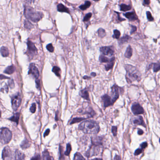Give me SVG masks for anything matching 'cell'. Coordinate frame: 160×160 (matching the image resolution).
<instances>
[{"label": "cell", "mask_w": 160, "mask_h": 160, "mask_svg": "<svg viewBox=\"0 0 160 160\" xmlns=\"http://www.w3.org/2000/svg\"><path fill=\"white\" fill-rule=\"evenodd\" d=\"M30 160H41V157L40 154H36Z\"/></svg>", "instance_id": "cell-48"}, {"label": "cell", "mask_w": 160, "mask_h": 160, "mask_svg": "<svg viewBox=\"0 0 160 160\" xmlns=\"http://www.w3.org/2000/svg\"><path fill=\"white\" fill-rule=\"evenodd\" d=\"M115 13H116L117 14V22H121L125 20V19L124 18H122L120 16V13L119 12H115Z\"/></svg>", "instance_id": "cell-42"}, {"label": "cell", "mask_w": 160, "mask_h": 160, "mask_svg": "<svg viewBox=\"0 0 160 160\" xmlns=\"http://www.w3.org/2000/svg\"><path fill=\"white\" fill-rule=\"evenodd\" d=\"M25 17L30 20L37 23L42 18L43 14L40 12L36 11L33 8L30 6H26L24 12Z\"/></svg>", "instance_id": "cell-3"}, {"label": "cell", "mask_w": 160, "mask_h": 160, "mask_svg": "<svg viewBox=\"0 0 160 160\" xmlns=\"http://www.w3.org/2000/svg\"><path fill=\"white\" fill-rule=\"evenodd\" d=\"M73 160H86L83 156L79 152H77L74 154Z\"/></svg>", "instance_id": "cell-33"}, {"label": "cell", "mask_w": 160, "mask_h": 160, "mask_svg": "<svg viewBox=\"0 0 160 160\" xmlns=\"http://www.w3.org/2000/svg\"><path fill=\"white\" fill-rule=\"evenodd\" d=\"M120 7V10L122 12H127V11L131 10L132 9V7L130 5H126L124 4H121Z\"/></svg>", "instance_id": "cell-26"}, {"label": "cell", "mask_w": 160, "mask_h": 160, "mask_svg": "<svg viewBox=\"0 0 160 160\" xmlns=\"http://www.w3.org/2000/svg\"><path fill=\"white\" fill-rule=\"evenodd\" d=\"M132 111L134 115H140L144 113V110L138 103H135L132 106Z\"/></svg>", "instance_id": "cell-10"}, {"label": "cell", "mask_w": 160, "mask_h": 160, "mask_svg": "<svg viewBox=\"0 0 160 160\" xmlns=\"http://www.w3.org/2000/svg\"><path fill=\"white\" fill-rule=\"evenodd\" d=\"M133 123L135 125H141L144 127H146L143 117L141 116H138L137 117H135L133 119Z\"/></svg>", "instance_id": "cell-15"}, {"label": "cell", "mask_w": 160, "mask_h": 160, "mask_svg": "<svg viewBox=\"0 0 160 160\" xmlns=\"http://www.w3.org/2000/svg\"><path fill=\"white\" fill-rule=\"evenodd\" d=\"M12 132L7 128H0V142L2 144H7L12 139Z\"/></svg>", "instance_id": "cell-4"}, {"label": "cell", "mask_w": 160, "mask_h": 160, "mask_svg": "<svg viewBox=\"0 0 160 160\" xmlns=\"http://www.w3.org/2000/svg\"><path fill=\"white\" fill-rule=\"evenodd\" d=\"M100 51L103 55L112 57L115 53V50L111 46L103 47L100 48Z\"/></svg>", "instance_id": "cell-9"}, {"label": "cell", "mask_w": 160, "mask_h": 160, "mask_svg": "<svg viewBox=\"0 0 160 160\" xmlns=\"http://www.w3.org/2000/svg\"><path fill=\"white\" fill-rule=\"evenodd\" d=\"M112 132L113 133L114 136L116 137L117 135V129L116 126H113L111 128Z\"/></svg>", "instance_id": "cell-41"}, {"label": "cell", "mask_w": 160, "mask_h": 160, "mask_svg": "<svg viewBox=\"0 0 160 160\" xmlns=\"http://www.w3.org/2000/svg\"><path fill=\"white\" fill-rule=\"evenodd\" d=\"M12 107L14 111L17 110L21 103V98L19 95H17L14 96L12 99Z\"/></svg>", "instance_id": "cell-11"}, {"label": "cell", "mask_w": 160, "mask_h": 160, "mask_svg": "<svg viewBox=\"0 0 160 160\" xmlns=\"http://www.w3.org/2000/svg\"><path fill=\"white\" fill-rule=\"evenodd\" d=\"M9 79V78L6 77L5 76L3 75H0V80L1 79Z\"/></svg>", "instance_id": "cell-53"}, {"label": "cell", "mask_w": 160, "mask_h": 160, "mask_svg": "<svg viewBox=\"0 0 160 160\" xmlns=\"http://www.w3.org/2000/svg\"><path fill=\"white\" fill-rule=\"evenodd\" d=\"M12 151L9 147L4 148L2 151V158L3 160H10L12 158Z\"/></svg>", "instance_id": "cell-12"}, {"label": "cell", "mask_w": 160, "mask_h": 160, "mask_svg": "<svg viewBox=\"0 0 160 160\" xmlns=\"http://www.w3.org/2000/svg\"><path fill=\"white\" fill-rule=\"evenodd\" d=\"M102 100L103 103V105L104 108H107L108 106L113 105V103L112 101L111 96L108 95H105L102 97Z\"/></svg>", "instance_id": "cell-13"}, {"label": "cell", "mask_w": 160, "mask_h": 160, "mask_svg": "<svg viewBox=\"0 0 160 160\" xmlns=\"http://www.w3.org/2000/svg\"><path fill=\"white\" fill-rule=\"evenodd\" d=\"M92 14L91 13H89L87 14V15L85 16V17L84 18L83 21L84 22H87L90 20Z\"/></svg>", "instance_id": "cell-39"}, {"label": "cell", "mask_w": 160, "mask_h": 160, "mask_svg": "<svg viewBox=\"0 0 160 160\" xmlns=\"http://www.w3.org/2000/svg\"><path fill=\"white\" fill-rule=\"evenodd\" d=\"M150 3V1H147V0H145V1H143V4L144 5H149Z\"/></svg>", "instance_id": "cell-50"}, {"label": "cell", "mask_w": 160, "mask_h": 160, "mask_svg": "<svg viewBox=\"0 0 160 160\" xmlns=\"http://www.w3.org/2000/svg\"><path fill=\"white\" fill-rule=\"evenodd\" d=\"M63 148L61 145L59 146V152H60V157H59V159L60 160H62L63 157Z\"/></svg>", "instance_id": "cell-46"}, {"label": "cell", "mask_w": 160, "mask_h": 160, "mask_svg": "<svg viewBox=\"0 0 160 160\" xmlns=\"http://www.w3.org/2000/svg\"><path fill=\"white\" fill-rule=\"evenodd\" d=\"M98 36L101 38H103L106 35L105 30L103 28H100L98 30Z\"/></svg>", "instance_id": "cell-32"}, {"label": "cell", "mask_w": 160, "mask_h": 160, "mask_svg": "<svg viewBox=\"0 0 160 160\" xmlns=\"http://www.w3.org/2000/svg\"><path fill=\"white\" fill-rule=\"evenodd\" d=\"M1 111H0V117H1Z\"/></svg>", "instance_id": "cell-59"}, {"label": "cell", "mask_w": 160, "mask_h": 160, "mask_svg": "<svg viewBox=\"0 0 160 160\" xmlns=\"http://www.w3.org/2000/svg\"><path fill=\"white\" fill-rule=\"evenodd\" d=\"M0 52L2 57H7L9 55V51L7 47H2L0 49Z\"/></svg>", "instance_id": "cell-23"}, {"label": "cell", "mask_w": 160, "mask_h": 160, "mask_svg": "<svg viewBox=\"0 0 160 160\" xmlns=\"http://www.w3.org/2000/svg\"><path fill=\"white\" fill-rule=\"evenodd\" d=\"M84 79H90V77H88V76H84V77H83Z\"/></svg>", "instance_id": "cell-57"}, {"label": "cell", "mask_w": 160, "mask_h": 160, "mask_svg": "<svg viewBox=\"0 0 160 160\" xmlns=\"http://www.w3.org/2000/svg\"><path fill=\"white\" fill-rule=\"evenodd\" d=\"M30 145L31 144L29 141L28 140H26V139H25L22 142L20 145V146L22 148L25 149L28 148H29Z\"/></svg>", "instance_id": "cell-28"}, {"label": "cell", "mask_w": 160, "mask_h": 160, "mask_svg": "<svg viewBox=\"0 0 160 160\" xmlns=\"http://www.w3.org/2000/svg\"><path fill=\"white\" fill-rule=\"evenodd\" d=\"M79 129L87 134H96L100 130L98 123L92 120H87L81 123L79 125Z\"/></svg>", "instance_id": "cell-1"}, {"label": "cell", "mask_w": 160, "mask_h": 160, "mask_svg": "<svg viewBox=\"0 0 160 160\" xmlns=\"http://www.w3.org/2000/svg\"><path fill=\"white\" fill-rule=\"evenodd\" d=\"M25 26L26 28L28 29H30L33 27V25L28 21H25Z\"/></svg>", "instance_id": "cell-38"}, {"label": "cell", "mask_w": 160, "mask_h": 160, "mask_svg": "<svg viewBox=\"0 0 160 160\" xmlns=\"http://www.w3.org/2000/svg\"><path fill=\"white\" fill-rule=\"evenodd\" d=\"M92 160H103V159H100V158H95V159H92Z\"/></svg>", "instance_id": "cell-58"}, {"label": "cell", "mask_w": 160, "mask_h": 160, "mask_svg": "<svg viewBox=\"0 0 160 160\" xmlns=\"http://www.w3.org/2000/svg\"><path fill=\"white\" fill-rule=\"evenodd\" d=\"M143 133H144V132H143L142 130H141V129H139V130H138V131H137V134H139V135H141Z\"/></svg>", "instance_id": "cell-55"}, {"label": "cell", "mask_w": 160, "mask_h": 160, "mask_svg": "<svg viewBox=\"0 0 160 160\" xmlns=\"http://www.w3.org/2000/svg\"><path fill=\"white\" fill-rule=\"evenodd\" d=\"M91 2L89 1H86L84 4L81 5L79 8L82 10H85L91 6Z\"/></svg>", "instance_id": "cell-29"}, {"label": "cell", "mask_w": 160, "mask_h": 160, "mask_svg": "<svg viewBox=\"0 0 160 160\" xmlns=\"http://www.w3.org/2000/svg\"><path fill=\"white\" fill-rule=\"evenodd\" d=\"M50 132V129H47V130L46 131V132H44V137L47 136L48 135H49V133Z\"/></svg>", "instance_id": "cell-51"}, {"label": "cell", "mask_w": 160, "mask_h": 160, "mask_svg": "<svg viewBox=\"0 0 160 160\" xmlns=\"http://www.w3.org/2000/svg\"><path fill=\"white\" fill-rule=\"evenodd\" d=\"M110 59L107 57H105L103 55H100L99 57V61L100 63H107L109 62Z\"/></svg>", "instance_id": "cell-34"}, {"label": "cell", "mask_w": 160, "mask_h": 160, "mask_svg": "<svg viewBox=\"0 0 160 160\" xmlns=\"http://www.w3.org/2000/svg\"><path fill=\"white\" fill-rule=\"evenodd\" d=\"M57 10L61 12H66L70 13V10L68 8L64 6L63 4H58Z\"/></svg>", "instance_id": "cell-19"}, {"label": "cell", "mask_w": 160, "mask_h": 160, "mask_svg": "<svg viewBox=\"0 0 160 160\" xmlns=\"http://www.w3.org/2000/svg\"><path fill=\"white\" fill-rule=\"evenodd\" d=\"M132 49L131 46H129L126 49L124 55L125 57L130 58L132 57Z\"/></svg>", "instance_id": "cell-24"}, {"label": "cell", "mask_w": 160, "mask_h": 160, "mask_svg": "<svg viewBox=\"0 0 160 160\" xmlns=\"http://www.w3.org/2000/svg\"><path fill=\"white\" fill-rule=\"evenodd\" d=\"M153 71L154 72H157L159 71L160 69V63H153Z\"/></svg>", "instance_id": "cell-37"}, {"label": "cell", "mask_w": 160, "mask_h": 160, "mask_svg": "<svg viewBox=\"0 0 160 160\" xmlns=\"http://www.w3.org/2000/svg\"><path fill=\"white\" fill-rule=\"evenodd\" d=\"M28 73L29 74L32 76L33 78H35V79H38L40 73L38 69L34 63H32L30 65Z\"/></svg>", "instance_id": "cell-8"}, {"label": "cell", "mask_w": 160, "mask_h": 160, "mask_svg": "<svg viewBox=\"0 0 160 160\" xmlns=\"http://www.w3.org/2000/svg\"><path fill=\"white\" fill-rule=\"evenodd\" d=\"M25 158V155L23 153L18 150H16L14 155L15 160H23Z\"/></svg>", "instance_id": "cell-17"}, {"label": "cell", "mask_w": 160, "mask_h": 160, "mask_svg": "<svg viewBox=\"0 0 160 160\" xmlns=\"http://www.w3.org/2000/svg\"><path fill=\"white\" fill-rule=\"evenodd\" d=\"M100 145L92 144L91 147L88 149L86 153V156L88 158L90 157L96 156L99 154L100 151Z\"/></svg>", "instance_id": "cell-5"}, {"label": "cell", "mask_w": 160, "mask_h": 160, "mask_svg": "<svg viewBox=\"0 0 160 160\" xmlns=\"http://www.w3.org/2000/svg\"><path fill=\"white\" fill-rule=\"evenodd\" d=\"M120 36V32L117 30H115L114 31V34L112 36V37L114 39H119Z\"/></svg>", "instance_id": "cell-36"}, {"label": "cell", "mask_w": 160, "mask_h": 160, "mask_svg": "<svg viewBox=\"0 0 160 160\" xmlns=\"http://www.w3.org/2000/svg\"><path fill=\"white\" fill-rule=\"evenodd\" d=\"M36 110V105L35 103H33L30 108V111L32 113H35Z\"/></svg>", "instance_id": "cell-44"}, {"label": "cell", "mask_w": 160, "mask_h": 160, "mask_svg": "<svg viewBox=\"0 0 160 160\" xmlns=\"http://www.w3.org/2000/svg\"><path fill=\"white\" fill-rule=\"evenodd\" d=\"M42 159L43 160H54L52 156H50L49 151L45 150L42 153Z\"/></svg>", "instance_id": "cell-20"}, {"label": "cell", "mask_w": 160, "mask_h": 160, "mask_svg": "<svg viewBox=\"0 0 160 160\" xmlns=\"http://www.w3.org/2000/svg\"><path fill=\"white\" fill-rule=\"evenodd\" d=\"M131 39H132V38L129 35H126L123 36L119 40V44L120 45H122V44H124L126 42H128L129 41L131 40Z\"/></svg>", "instance_id": "cell-21"}, {"label": "cell", "mask_w": 160, "mask_h": 160, "mask_svg": "<svg viewBox=\"0 0 160 160\" xmlns=\"http://www.w3.org/2000/svg\"><path fill=\"white\" fill-rule=\"evenodd\" d=\"M114 160H121V156L119 155H116L114 157Z\"/></svg>", "instance_id": "cell-52"}, {"label": "cell", "mask_w": 160, "mask_h": 160, "mask_svg": "<svg viewBox=\"0 0 160 160\" xmlns=\"http://www.w3.org/2000/svg\"><path fill=\"white\" fill-rule=\"evenodd\" d=\"M124 67L126 71V80L128 83H132L133 81L140 80L141 74L136 67L129 64H126Z\"/></svg>", "instance_id": "cell-2"}, {"label": "cell", "mask_w": 160, "mask_h": 160, "mask_svg": "<svg viewBox=\"0 0 160 160\" xmlns=\"http://www.w3.org/2000/svg\"><path fill=\"white\" fill-rule=\"evenodd\" d=\"M147 147H148V143L146 142H143V143L141 144L140 145V148H141L143 150H144V149L147 148Z\"/></svg>", "instance_id": "cell-47"}, {"label": "cell", "mask_w": 160, "mask_h": 160, "mask_svg": "<svg viewBox=\"0 0 160 160\" xmlns=\"http://www.w3.org/2000/svg\"><path fill=\"white\" fill-rule=\"evenodd\" d=\"M52 71L57 77H60L61 75V69L57 66H54L52 69Z\"/></svg>", "instance_id": "cell-31"}, {"label": "cell", "mask_w": 160, "mask_h": 160, "mask_svg": "<svg viewBox=\"0 0 160 160\" xmlns=\"http://www.w3.org/2000/svg\"><path fill=\"white\" fill-rule=\"evenodd\" d=\"M124 15L129 20L132 21L137 20V19H138V17H137L135 12H127L126 13L124 14Z\"/></svg>", "instance_id": "cell-14"}, {"label": "cell", "mask_w": 160, "mask_h": 160, "mask_svg": "<svg viewBox=\"0 0 160 160\" xmlns=\"http://www.w3.org/2000/svg\"><path fill=\"white\" fill-rule=\"evenodd\" d=\"M131 27V34H132L133 33H135L137 30V27L134 25H130Z\"/></svg>", "instance_id": "cell-49"}, {"label": "cell", "mask_w": 160, "mask_h": 160, "mask_svg": "<svg viewBox=\"0 0 160 160\" xmlns=\"http://www.w3.org/2000/svg\"><path fill=\"white\" fill-rule=\"evenodd\" d=\"M86 118H82V117H75L74 119H72L71 122L70 123V124H73L75 123H79L81 122L82 121L86 119Z\"/></svg>", "instance_id": "cell-30"}, {"label": "cell", "mask_w": 160, "mask_h": 160, "mask_svg": "<svg viewBox=\"0 0 160 160\" xmlns=\"http://www.w3.org/2000/svg\"><path fill=\"white\" fill-rule=\"evenodd\" d=\"M47 49L49 52H53L54 50V48L53 47L52 44H49L47 46Z\"/></svg>", "instance_id": "cell-43"}, {"label": "cell", "mask_w": 160, "mask_h": 160, "mask_svg": "<svg viewBox=\"0 0 160 160\" xmlns=\"http://www.w3.org/2000/svg\"><path fill=\"white\" fill-rule=\"evenodd\" d=\"M71 151V144H70V143H68V144H67V145L66 150L65 152L64 153V154L66 156H69Z\"/></svg>", "instance_id": "cell-35"}, {"label": "cell", "mask_w": 160, "mask_h": 160, "mask_svg": "<svg viewBox=\"0 0 160 160\" xmlns=\"http://www.w3.org/2000/svg\"><path fill=\"white\" fill-rule=\"evenodd\" d=\"M15 67L13 65L9 66L5 70L4 72L5 73L8 74H12L15 71Z\"/></svg>", "instance_id": "cell-27"}, {"label": "cell", "mask_w": 160, "mask_h": 160, "mask_svg": "<svg viewBox=\"0 0 160 160\" xmlns=\"http://www.w3.org/2000/svg\"><path fill=\"white\" fill-rule=\"evenodd\" d=\"M119 88L116 85H114L111 87V97L113 104L119 97Z\"/></svg>", "instance_id": "cell-7"}, {"label": "cell", "mask_w": 160, "mask_h": 160, "mask_svg": "<svg viewBox=\"0 0 160 160\" xmlns=\"http://www.w3.org/2000/svg\"><path fill=\"white\" fill-rule=\"evenodd\" d=\"M19 117H20V113H17L14 114L12 117L9 118V120L12 121V122L17 123V124H18V122H19Z\"/></svg>", "instance_id": "cell-25"}, {"label": "cell", "mask_w": 160, "mask_h": 160, "mask_svg": "<svg viewBox=\"0 0 160 160\" xmlns=\"http://www.w3.org/2000/svg\"><path fill=\"white\" fill-rule=\"evenodd\" d=\"M91 75L92 76V77H95L96 75V74L95 73V72H92V73H91Z\"/></svg>", "instance_id": "cell-56"}, {"label": "cell", "mask_w": 160, "mask_h": 160, "mask_svg": "<svg viewBox=\"0 0 160 160\" xmlns=\"http://www.w3.org/2000/svg\"><path fill=\"white\" fill-rule=\"evenodd\" d=\"M143 151V150L142 149H141V148H139L137 149L136 150L135 152V153H134V154H135V156H138L139 154L142 153Z\"/></svg>", "instance_id": "cell-45"}, {"label": "cell", "mask_w": 160, "mask_h": 160, "mask_svg": "<svg viewBox=\"0 0 160 160\" xmlns=\"http://www.w3.org/2000/svg\"><path fill=\"white\" fill-rule=\"evenodd\" d=\"M103 137H92V143L95 145H103Z\"/></svg>", "instance_id": "cell-16"}, {"label": "cell", "mask_w": 160, "mask_h": 160, "mask_svg": "<svg viewBox=\"0 0 160 160\" xmlns=\"http://www.w3.org/2000/svg\"><path fill=\"white\" fill-rule=\"evenodd\" d=\"M115 58L114 57H113L110 59L109 62L107 63L105 65V68L106 71H109V70H111V69L113 68L114 63H115Z\"/></svg>", "instance_id": "cell-18"}, {"label": "cell", "mask_w": 160, "mask_h": 160, "mask_svg": "<svg viewBox=\"0 0 160 160\" xmlns=\"http://www.w3.org/2000/svg\"><path fill=\"white\" fill-rule=\"evenodd\" d=\"M37 49L31 41L27 42V54L31 57H34L37 54Z\"/></svg>", "instance_id": "cell-6"}, {"label": "cell", "mask_w": 160, "mask_h": 160, "mask_svg": "<svg viewBox=\"0 0 160 160\" xmlns=\"http://www.w3.org/2000/svg\"><path fill=\"white\" fill-rule=\"evenodd\" d=\"M79 95L81 97H82L84 99L87 100H89V94L88 91L86 89H83L80 91L79 92Z\"/></svg>", "instance_id": "cell-22"}, {"label": "cell", "mask_w": 160, "mask_h": 160, "mask_svg": "<svg viewBox=\"0 0 160 160\" xmlns=\"http://www.w3.org/2000/svg\"><path fill=\"white\" fill-rule=\"evenodd\" d=\"M36 85H37V87L38 88H40V81L38 79H37V80L36 81Z\"/></svg>", "instance_id": "cell-54"}, {"label": "cell", "mask_w": 160, "mask_h": 160, "mask_svg": "<svg viewBox=\"0 0 160 160\" xmlns=\"http://www.w3.org/2000/svg\"><path fill=\"white\" fill-rule=\"evenodd\" d=\"M147 17L149 21H153V17L152 16V14H151L150 12H148V11L147 12Z\"/></svg>", "instance_id": "cell-40"}]
</instances>
